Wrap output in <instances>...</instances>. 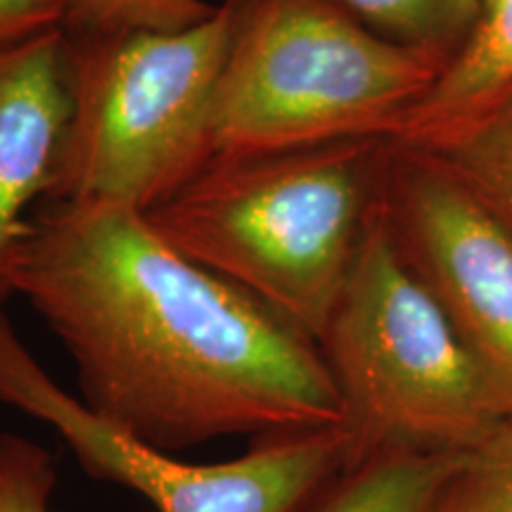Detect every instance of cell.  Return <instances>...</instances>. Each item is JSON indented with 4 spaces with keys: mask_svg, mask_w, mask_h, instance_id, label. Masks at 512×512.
Wrapping results in <instances>:
<instances>
[{
    "mask_svg": "<svg viewBox=\"0 0 512 512\" xmlns=\"http://www.w3.org/2000/svg\"><path fill=\"white\" fill-rule=\"evenodd\" d=\"M53 453L22 434H0V512H55Z\"/></svg>",
    "mask_w": 512,
    "mask_h": 512,
    "instance_id": "cell-15",
    "label": "cell"
},
{
    "mask_svg": "<svg viewBox=\"0 0 512 512\" xmlns=\"http://www.w3.org/2000/svg\"><path fill=\"white\" fill-rule=\"evenodd\" d=\"M430 512H512V420L458 458Z\"/></svg>",
    "mask_w": 512,
    "mask_h": 512,
    "instance_id": "cell-13",
    "label": "cell"
},
{
    "mask_svg": "<svg viewBox=\"0 0 512 512\" xmlns=\"http://www.w3.org/2000/svg\"><path fill=\"white\" fill-rule=\"evenodd\" d=\"M460 456L370 458L344 470L304 512H430Z\"/></svg>",
    "mask_w": 512,
    "mask_h": 512,
    "instance_id": "cell-11",
    "label": "cell"
},
{
    "mask_svg": "<svg viewBox=\"0 0 512 512\" xmlns=\"http://www.w3.org/2000/svg\"><path fill=\"white\" fill-rule=\"evenodd\" d=\"M62 29L60 0H0V48Z\"/></svg>",
    "mask_w": 512,
    "mask_h": 512,
    "instance_id": "cell-16",
    "label": "cell"
},
{
    "mask_svg": "<svg viewBox=\"0 0 512 512\" xmlns=\"http://www.w3.org/2000/svg\"><path fill=\"white\" fill-rule=\"evenodd\" d=\"M69 114L64 29L0 48V309L12 297V259L29 230V204L53 188Z\"/></svg>",
    "mask_w": 512,
    "mask_h": 512,
    "instance_id": "cell-8",
    "label": "cell"
},
{
    "mask_svg": "<svg viewBox=\"0 0 512 512\" xmlns=\"http://www.w3.org/2000/svg\"><path fill=\"white\" fill-rule=\"evenodd\" d=\"M318 349L342 408L347 470L392 453L458 456L508 422L444 311L396 254L380 204Z\"/></svg>",
    "mask_w": 512,
    "mask_h": 512,
    "instance_id": "cell-4",
    "label": "cell"
},
{
    "mask_svg": "<svg viewBox=\"0 0 512 512\" xmlns=\"http://www.w3.org/2000/svg\"><path fill=\"white\" fill-rule=\"evenodd\" d=\"M403 147L430 157L512 238V83L477 110Z\"/></svg>",
    "mask_w": 512,
    "mask_h": 512,
    "instance_id": "cell-10",
    "label": "cell"
},
{
    "mask_svg": "<svg viewBox=\"0 0 512 512\" xmlns=\"http://www.w3.org/2000/svg\"><path fill=\"white\" fill-rule=\"evenodd\" d=\"M67 34L185 29L207 19L216 5L207 0H60Z\"/></svg>",
    "mask_w": 512,
    "mask_h": 512,
    "instance_id": "cell-14",
    "label": "cell"
},
{
    "mask_svg": "<svg viewBox=\"0 0 512 512\" xmlns=\"http://www.w3.org/2000/svg\"><path fill=\"white\" fill-rule=\"evenodd\" d=\"M470 34L408 110L392 143H415L470 114L512 83V0H477Z\"/></svg>",
    "mask_w": 512,
    "mask_h": 512,
    "instance_id": "cell-9",
    "label": "cell"
},
{
    "mask_svg": "<svg viewBox=\"0 0 512 512\" xmlns=\"http://www.w3.org/2000/svg\"><path fill=\"white\" fill-rule=\"evenodd\" d=\"M10 285L72 358L83 406L159 451L342 425L318 344L136 209L48 204Z\"/></svg>",
    "mask_w": 512,
    "mask_h": 512,
    "instance_id": "cell-1",
    "label": "cell"
},
{
    "mask_svg": "<svg viewBox=\"0 0 512 512\" xmlns=\"http://www.w3.org/2000/svg\"><path fill=\"white\" fill-rule=\"evenodd\" d=\"M387 140L204 164L145 219L318 344L382 195Z\"/></svg>",
    "mask_w": 512,
    "mask_h": 512,
    "instance_id": "cell-2",
    "label": "cell"
},
{
    "mask_svg": "<svg viewBox=\"0 0 512 512\" xmlns=\"http://www.w3.org/2000/svg\"><path fill=\"white\" fill-rule=\"evenodd\" d=\"M233 17L223 0L185 29L64 31L72 114L46 202L147 214L183 188L207 164Z\"/></svg>",
    "mask_w": 512,
    "mask_h": 512,
    "instance_id": "cell-5",
    "label": "cell"
},
{
    "mask_svg": "<svg viewBox=\"0 0 512 512\" xmlns=\"http://www.w3.org/2000/svg\"><path fill=\"white\" fill-rule=\"evenodd\" d=\"M240 3V0H233ZM406 46L451 57L475 24L477 0H330Z\"/></svg>",
    "mask_w": 512,
    "mask_h": 512,
    "instance_id": "cell-12",
    "label": "cell"
},
{
    "mask_svg": "<svg viewBox=\"0 0 512 512\" xmlns=\"http://www.w3.org/2000/svg\"><path fill=\"white\" fill-rule=\"evenodd\" d=\"M380 207L396 254L512 420V238L430 157L392 140Z\"/></svg>",
    "mask_w": 512,
    "mask_h": 512,
    "instance_id": "cell-7",
    "label": "cell"
},
{
    "mask_svg": "<svg viewBox=\"0 0 512 512\" xmlns=\"http://www.w3.org/2000/svg\"><path fill=\"white\" fill-rule=\"evenodd\" d=\"M226 3L233 36L211 102L207 164L389 140L448 62L330 0Z\"/></svg>",
    "mask_w": 512,
    "mask_h": 512,
    "instance_id": "cell-3",
    "label": "cell"
},
{
    "mask_svg": "<svg viewBox=\"0 0 512 512\" xmlns=\"http://www.w3.org/2000/svg\"><path fill=\"white\" fill-rule=\"evenodd\" d=\"M0 403L53 427L88 477L155 512H304L347 470L342 425L268 434L226 463H188L119 430L57 384L0 309Z\"/></svg>",
    "mask_w": 512,
    "mask_h": 512,
    "instance_id": "cell-6",
    "label": "cell"
}]
</instances>
